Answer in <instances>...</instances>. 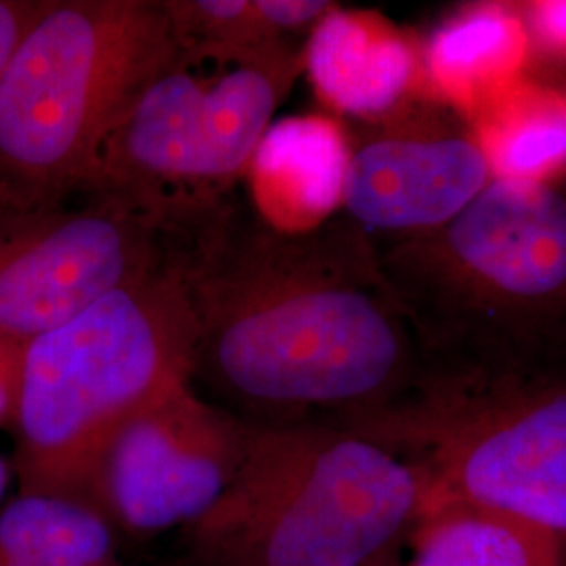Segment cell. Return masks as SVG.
Listing matches in <instances>:
<instances>
[{"instance_id":"6da1fadb","label":"cell","mask_w":566,"mask_h":566,"mask_svg":"<svg viewBox=\"0 0 566 566\" xmlns=\"http://www.w3.org/2000/svg\"><path fill=\"white\" fill-rule=\"evenodd\" d=\"M166 261L193 322L191 382L248 422L336 424L390 401L420 369L378 242L348 219L285 235L219 200L182 212Z\"/></svg>"},{"instance_id":"7a4b0ae2","label":"cell","mask_w":566,"mask_h":566,"mask_svg":"<svg viewBox=\"0 0 566 566\" xmlns=\"http://www.w3.org/2000/svg\"><path fill=\"white\" fill-rule=\"evenodd\" d=\"M424 359L566 357V185L493 179L446 224L378 243Z\"/></svg>"},{"instance_id":"3957f363","label":"cell","mask_w":566,"mask_h":566,"mask_svg":"<svg viewBox=\"0 0 566 566\" xmlns=\"http://www.w3.org/2000/svg\"><path fill=\"white\" fill-rule=\"evenodd\" d=\"M422 481L420 510L502 512L566 544V357L514 364L424 359L385 405L338 422Z\"/></svg>"},{"instance_id":"277c9868","label":"cell","mask_w":566,"mask_h":566,"mask_svg":"<svg viewBox=\"0 0 566 566\" xmlns=\"http://www.w3.org/2000/svg\"><path fill=\"white\" fill-rule=\"evenodd\" d=\"M181 61L164 0H46L0 74V210L88 193L118 122Z\"/></svg>"},{"instance_id":"5b68a950","label":"cell","mask_w":566,"mask_h":566,"mask_svg":"<svg viewBox=\"0 0 566 566\" xmlns=\"http://www.w3.org/2000/svg\"><path fill=\"white\" fill-rule=\"evenodd\" d=\"M193 322L168 261L25 344L15 413L20 495L86 504L109 437L191 382Z\"/></svg>"},{"instance_id":"8992f818","label":"cell","mask_w":566,"mask_h":566,"mask_svg":"<svg viewBox=\"0 0 566 566\" xmlns=\"http://www.w3.org/2000/svg\"><path fill=\"white\" fill-rule=\"evenodd\" d=\"M420 502L416 468L361 434L248 422L233 483L185 528L206 566H369Z\"/></svg>"},{"instance_id":"52a82bcc","label":"cell","mask_w":566,"mask_h":566,"mask_svg":"<svg viewBox=\"0 0 566 566\" xmlns=\"http://www.w3.org/2000/svg\"><path fill=\"white\" fill-rule=\"evenodd\" d=\"M292 39L202 76L182 60L151 82L103 145L91 191L160 210L223 200L298 76Z\"/></svg>"},{"instance_id":"ba28073f","label":"cell","mask_w":566,"mask_h":566,"mask_svg":"<svg viewBox=\"0 0 566 566\" xmlns=\"http://www.w3.org/2000/svg\"><path fill=\"white\" fill-rule=\"evenodd\" d=\"M179 210L112 193L0 210V336L28 344L166 263Z\"/></svg>"},{"instance_id":"9c48e42d","label":"cell","mask_w":566,"mask_h":566,"mask_svg":"<svg viewBox=\"0 0 566 566\" xmlns=\"http://www.w3.org/2000/svg\"><path fill=\"white\" fill-rule=\"evenodd\" d=\"M248 422L170 388L109 437L95 462L86 504L133 533L189 526L223 497L242 464Z\"/></svg>"},{"instance_id":"30bf717a","label":"cell","mask_w":566,"mask_h":566,"mask_svg":"<svg viewBox=\"0 0 566 566\" xmlns=\"http://www.w3.org/2000/svg\"><path fill=\"white\" fill-rule=\"evenodd\" d=\"M350 137L346 219L371 238L418 235L474 202L493 181L470 124L434 97H416Z\"/></svg>"},{"instance_id":"8fae6325","label":"cell","mask_w":566,"mask_h":566,"mask_svg":"<svg viewBox=\"0 0 566 566\" xmlns=\"http://www.w3.org/2000/svg\"><path fill=\"white\" fill-rule=\"evenodd\" d=\"M304 72L325 107L374 122L420 97L422 46L374 11L334 7L311 30Z\"/></svg>"},{"instance_id":"7c38bea8","label":"cell","mask_w":566,"mask_h":566,"mask_svg":"<svg viewBox=\"0 0 566 566\" xmlns=\"http://www.w3.org/2000/svg\"><path fill=\"white\" fill-rule=\"evenodd\" d=\"M348 156V133L329 116L273 122L245 170L256 219L285 235L329 223L343 208Z\"/></svg>"},{"instance_id":"4fadbf2b","label":"cell","mask_w":566,"mask_h":566,"mask_svg":"<svg viewBox=\"0 0 566 566\" xmlns=\"http://www.w3.org/2000/svg\"><path fill=\"white\" fill-rule=\"evenodd\" d=\"M528 60L525 23L516 4H468L422 46L424 88L468 120L523 81Z\"/></svg>"},{"instance_id":"5bb4252c","label":"cell","mask_w":566,"mask_h":566,"mask_svg":"<svg viewBox=\"0 0 566 566\" xmlns=\"http://www.w3.org/2000/svg\"><path fill=\"white\" fill-rule=\"evenodd\" d=\"M468 124L493 179L556 182L566 172V88L523 81L474 112Z\"/></svg>"},{"instance_id":"9a60e30c","label":"cell","mask_w":566,"mask_h":566,"mask_svg":"<svg viewBox=\"0 0 566 566\" xmlns=\"http://www.w3.org/2000/svg\"><path fill=\"white\" fill-rule=\"evenodd\" d=\"M409 566H563V546L537 526L468 504L418 512Z\"/></svg>"},{"instance_id":"2e32d148","label":"cell","mask_w":566,"mask_h":566,"mask_svg":"<svg viewBox=\"0 0 566 566\" xmlns=\"http://www.w3.org/2000/svg\"><path fill=\"white\" fill-rule=\"evenodd\" d=\"M0 566H122L99 510L55 495H20L0 512Z\"/></svg>"},{"instance_id":"e0dca14e","label":"cell","mask_w":566,"mask_h":566,"mask_svg":"<svg viewBox=\"0 0 566 566\" xmlns=\"http://www.w3.org/2000/svg\"><path fill=\"white\" fill-rule=\"evenodd\" d=\"M164 7L189 63L224 65L287 39L271 25L264 0H164Z\"/></svg>"},{"instance_id":"ac0fdd59","label":"cell","mask_w":566,"mask_h":566,"mask_svg":"<svg viewBox=\"0 0 566 566\" xmlns=\"http://www.w3.org/2000/svg\"><path fill=\"white\" fill-rule=\"evenodd\" d=\"M525 23L531 55L566 60V0H537L516 4Z\"/></svg>"},{"instance_id":"d6986e66","label":"cell","mask_w":566,"mask_h":566,"mask_svg":"<svg viewBox=\"0 0 566 566\" xmlns=\"http://www.w3.org/2000/svg\"><path fill=\"white\" fill-rule=\"evenodd\" d=\"M25 344L0 336V428L15 424Z\"/></svg>"},{"instance_id":"ffe728a7","label":"cell","mask_w":566,"mask_h":566,"mask_svg":"<svg viewBox=\"0 0 566 566\" xmlns=\"http://www.w3.org/2000/svg\"><path fill=\"white\" fill-rule=\"evenodd\" d=\"M46 0H0V74L28 28L39 20Z\"/></svg>"},{"instance_id":"44dd1931","label":"cell","mask_w":566,"mask_h":566,"mask_svg":"<svg viewBox=\"0 0 566 566\" xmlns=\"http://www.w3.org/2000/svg\"><path fill=\"white\" fill-rule=\"evenodd\" d=\"M9 481H11V468H9V464L0 458V502H2L4 493H7Z\"/></svg>"},{"instance_id":"7402d4cb","label":"cell","mask_w":566,"mask_h":566,"mask_svg":"<svg viewBox=\"0 0 566 566\" xmlns=\"http://www.w3.org/2000/svg\"><path fill=\"white\" fill-rule=\"evenodd\" d=\"M369 566H382V565H380V563H374V565H369Z\"/></svg>"}]
</instances>
